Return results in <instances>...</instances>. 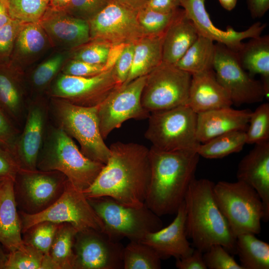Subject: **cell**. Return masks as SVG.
Listing matches in <instances>:
<instances>
[{
  "mask_svg": "<svg viewBox=\"0 0 269 269\" xmlns=\"http://www.w3.org/2000/svg\"><path fill=\"white\" fill-rule=\"evenodd\" d=\"M7 259V255L5 254L0 248V269H4Z\"/></svg>",
  "mask_w": 269,
  "mask_h": 269,
  "instance_id": "obj_57",
  "label": "cell"
},
{
  "mask_svg": "<svg viewBox=\"0 0 269 269\" xmlns=\"http://www.w3.org/2000/svg\"><path fill=\"white\" fill-rule=\"evenodd\" d=\"M62 73L77 77H91L104 72L103 65L93 64L69 59L61 69Z\"/></svg>",
  "mask_w": 269,
  "mask_h": 269,
  "instance_id": "obj_45",
  "label": "cell"
},
{
  "mask_svg": "<svg viewBox=\"0 0 269 269\" xmlns=\"http://www.w3.org/2000/svg\"><path fill=\"white\" fill-rule=\"evenodd\" d=\"M180 6V0H148L144 7L162 13L173 11Z\"/></svg>",
  "mask_w": 269,
  "mask_h": 269,
  "instance_id": "obj_50",
  "label": "cell"
},
{
  "mask_svg": "<svg viewBox=\"0 0 269 269\" xmlns=\"http://www.w3.org/2000/svg\"><path fill=\"white\" fill-rule=\"evenodd\" d=\"M150 177L144 203L158 216L176 214L195 178L199 155L191 149H149Z\"/></svg>",
  "mask_w": 269,
  "mask_h": 269,
  "instance_id": "obj_2",
  "label": "cell"
},
{
  "mask_svg": "<svg viewBox=\"0 0 269 269\" xmlns=\"http://www.w3.org/2000/svg\"><path fill=\"white\" fill-rule=\"evenodd\" d=\"M203 257L207 269H243L230 252L219 244L211 246L203 253Z\"/></svg>",
  "mask_w": 269,
  "mask_h": 269,
  "instance_id": "obj_42",
  "label": "cell"
},
{
  "mask_svg": "<svg viewBox=\"0 0 269 269\" xmlns=\"http://www.w3.org/2000/svg\"><path fill=\"white\" fill-rule=\"evenodd\" d=\"M104 165L84 155L73 138L56 126L47 130L36 168L59 171L83 191L92 184Z\"/></svg>",
  "mask_w": 269,
  "mask_h": 269,
  "instance_id": "obj_4",
  "label": "cell"
},
{
  "mask_svg": "<svg viewBox=\"0 0 269 269\" xmlns=\"http://www.w3.org/2000/svg\"><path fill=\"white\" fill-rule=\"evenodd\" d=\"M92 184L83 191L87 198L110 197L125 205L144 204L150 177L149 149L136 143L117 141Z\"/></svg>",
  "mask_w": 269,
  "mask_h": 269,
  "instance_id": "obj_1",
  "label": "cell"
},
{
  "mask_svg": "<svg viewBox=\"0 0 269 269\" xmlns=\"http://www.w3.org/2000/svg\"><path fill=\"white\" fill-rule=\"evenodd\" d=\"M145 78L141 76L116 88L97 106L99 128L104 139L128 120L148 118L150 113L141 104Z\"/></svg>",
  "mask_w": 269,
  "mask_h": 269,
  "instance_id": "obj_13",
  "label": "cell"
},
{
  "mask_svg": "<svg viewBox=\"0 0 269 269\" xmlns=\"http://www.w3.org/2000/svg\"><path fill=\"white\" fill-rule=\"evenodd\" d=\"M11 17L23 23L38 22L48 6L47 0H7Z\"/></svg>",
  "mask_w": 269,
  "mask_h": 269,
  "instance_id": "obj_36",
  "label": "cell"
},
{
  "mask_svg": "<svg viewBox=\"0 0 269 269\" xmlns=\"http://www.w3.org/2000/svg\"><path fill=\"white\" fill-rule=\"evenodd\" d=\"M197 118L187 105L151 112L145 137L161 150L196 151L201 143L196 136Z\"/></svg>",
  "mask_w": 269,
  "mask_h": 269,
  "instance_id": "obj_8",
  "label": "cell"
},
{
  "mask_svg": "<svg viewBox=\"0 0 269 269\" xmlns=\"http://www.w3.org/2000/svg\"><path fill=\"white\" fill-rule=\"evenodd\" d=\"M203 254L195 248L190 255L176 259L175 266L178 269H207Z\"/></svg>",
  "mask_w": 269,
  "mask_h": 269,
  "instance_id": "obj_49",
  "label": "cell"
},
{
  "mask_svg": "<svg viewBox=\"0 0 269 269\" xmlns=\"http://www.w3.org/2000/svg\"><path fill=\"white\" fill-rule=\"evenodd\" d=\"M18 213L22 233L44 221L70 223L79 231L89 228L103 231V224L88 198L83 191L76 188L69 181L62 195L45 210L34 214Z\"/></svg>",
  "mask_w": 269,
  "mask_h": 269,
  "instance_id": "obj_9",
  "label": "cell"
},
{
  "mask_svg": "<svg viewBox=\"0 0 269 269\" xmlns=\"http://www.w3.org/2000/svg\"><path fill=\"white\" fill-rule=\"evenodd\" d=\"M7 178L0 177V187L2 184V183L4 182V181L5 180V179Z\"/></svg>",
  "mask_w": 269,
  "mask_h": 269,
  "instance_id": "obj_58",
  "label": "cell"
},
{
  "mask_svg": "<svg viewBox=\"0 0 269 269\" xmlns=\"http://www.w3.org/2000/svg\"><path fill=\"white\" fill-rule=\"evenodd\" d=\"M54 46L72 50L90 40L88 22L48 6L38 22Z\"/></svg>",
  "mask_w": 269,
  "mask_h": 269,
  "instance_id": "obj_19",
  "label": "cell"
},
{
  "mask_svg": "<svg viewBox=\"0 0 269 269\" xmlns=\"http://www.w3.org/2000/svg\"><path fill=\"white\" fill-rule=\"evenodd\" d=\"M214 184L208 179L195 178L190 183L184 200L187 237L203 253L219 244L235 253L236 238L216 201Z\"/></svg>",
  "mask_w": 269,
  "mask_h": 269,
  "instance_id": "obj_3",
  "label": "cell"
},
{
  "mask_svg": "<svg viewBox=\"0 0 269 269\" xmlns=\"http://www.w3.org/2000/svg\"><path fill=\"white\" fill-rule=\"evenodd\" d=\"M123 6L137 11L144 7L148 0H111Z\"/></svg>",
  "mask_w": 269,
  "mask_h": 269,
  "instance_id": "obj_53",
  "label": "cell"
},
{
  "mask_svg": "<svg viewBox=\"0 0 269 269\" xmlns=\"http://www.w3.org/2000/svg\"><path fill=\"white\" fill-rule=\"evenodd\" d=\"M12 18L11 17L7 0H0V28Z\"/></svg>",
  "mask_w": 269,
  "mask_h": 269,
  "instance_id": "obj_54",
  "label": "cell"
},
{
  "mask_svg": "<svg viewBox=\"0 0 269 269\" xmlns=\"http://www.w3.org/2000/svg\"><path fill=\"white\" fill-rule=\"evenodd\" d=\"M111 44L101 40L89 42L70 51L69 59L104 65Z\"/></svg>",
  "mask_w": 269,
  "mask_h": 269,
  "instance_id": "obj_41",
  "label": "cell"
},
{
  "mask_svg": "<svg viewBox=\"0 0 269 269\" xmlns=\"http://www.w3.org/2000/svg\"><path fill=\"white\" fill-rule=\"evenodd\" d=\"M235 253L243 269H269V244L255 234L245 233L237 236Z\"/></svg>",
  "mask_w": 269,
  "mask_h": 269,
  "instance_id": "obj_30",
  "label": "cell"
},
{
  "mask_svg": "<svg viewBox=\"0 0 269 269\" xmlns=\"http://www.w3.org/2000/svg\"><path fill=\"white\" fill-rule=\"evenodd\" d=\"M88 199L103 224V232L113 240L127 238L130 241H141L148 233L163 227L160 217L145 203L129 206L108 196Z\"/></svg>",
  "mask_w": 269,
  "mask_h": 269,
  "instance_id": "obj_5",
  "label": "cell"
},
{
  "mask_svg": "<svg viewBox=\"0 0 269 269\" xmlns=\"http://www.w3.org/2000/svg\"><path fill=\"white\" fill-rule=\"evenodd\" d=\"M127 44L121 43L111 45L103 65L104 71L109 70L114 67Z\"/></svg>",
  "mask_w": 269,
  "mask_h": 269,
  "instance_id": "obj_51",
  "label": "cell"
},
{
  "mask_svg": "<svg viewBox=\"0 0 269 269\" xmlns=\"http://www.w3.org/2000/svg\"><path fill=\"white\" fill-rule=\"evenodd\" d=\"M134 48V43L128 44L113 67L114 72L119 86H122L128 77L133 64Z\"/></svg>",
  "mask_w": 269,
  "mask_h": 269,
  "instance_id": "obj_46",
  "label": "cell"
},
{
  "mask_svg": "<svg viewBox=\"0 0 269 269\" xmlns=\"http://www.w3.org/2000/svg\"><path fill=\"white\" fill-rule=\"evenodd\" d=\"M248 8L253 18H260L269 9V0H246Z\"/></svg>",
  "mask_w": 269,
  "mask_h": 269,
  "instance_id": "obj_52",
  "label": "cell"
},
{
  "mask_svg": "<svg viewBox=\"0 0 269 269\" xmlns=\"http://www.w3.org/2000/svg\"><path fill=\"white\" fill-rule=\"evenodd\" d=\"M213 68L217 80L229 93L233 104L240 106L262 102L266 93L262 81L255 79L241 66L236 52L215 43Z\"/></svg>",
  "mask_w": 269,
  "mask_h": 269,
  "instance_id": "obj_12",
  "label": "cell"
},
{
  "mask_svg": "<svg viewBox=\"0 0 269 269\" xmlns=\"http://www.w3.org/2000/svg\"><path fill=\"white\" fill-rule=\"evenodd\" d=\"M269 141V104L263 103L252 112L246 131V142L258 144Z\"/></svg>",
  "mask_w": 269,
  "mask_h": 269,
  "instance_id": "obj_38",
  "label": "cell"
},
{
  "mask_svg": "<svg viewBox=\"0 0 269 269\" xmlns=\"http://www.w3.org/2000/svg\"><path fill=\"white\" fill-rule=\"evenodd\" d=\"M252 112L250 109L235 110L229 107L197 114L198 140L201 143L225 133L246 131Z\"/></svg>",
  "mask_w": 269,
  "mask_h": 269,
  "instance_id": "obj_22",
  "label": "cell"
},
{
  "mask_svg": "<svg viewBox=\"0 0 269 269\" xmlns=\"http://www.w3.org/2000/svg\"><path fill=\"white\" fill-rule=\"evenodd\" d=\"M17 208L13 180L7 178L0 187V243L9 252L24 246Z\"/></svg>",
  "mask_w": 269,
  "mask_h": 269,
  "instance_id": "obj_25",
  "label": "cell"
},
{
  "mask_svg": "<svg viewBox=\"0 0 269 269\" xmlns=\"http://www.w3.org/2000/svg\"><path fill=\"white\" fill-rule=\"evenodd\" d=\"M48 1V2H49L50 1L52 0H47Z\"/></svg>",
  "mask_w": 269,
  "mask_h": 269,
  "instance_id": "obj_59",
  "label": "cell"
},
{
  "mask_svg": "<svg viewBox=\"0 0 269 269\" xmlns=\"http://www.w3.org/2000/svg\"><path fill=\"white\" fill-rule=\"evenodd\" d=\"M221 5L226 10L231 11L236 6L237 0H218Z\"/></svg>",
  "mask_w": 269,
  "mask_h": 269,
  "instance_id": "obj_56",
  "label": "cell"
},
{
  "mask_svg": "<svg viewBox=\"0 0 269 269\" xmlns=\"http://www.w3.org/2000/svg\"><path fill=\"white\" fill-rule=\"evenodd\" d=\"M48 43V37L39 22H22L10 60L22 68L41 53Z\"/></svg>",
  "mask_w": 269,
  "mask_h": 269,
  "instance_id": "obj_28",
  "label": "cell"
},
{
  "mask_svg": "<svg viewBox=\"0 0 269 269\" xmlns=\"http://www.w3.org/2000/svg\"><path fill=\"white\" fill-rule=\"evenodd\" d=\"M65 56L56 54L39 65L33 71L30 77V84L37 92H42L49 87L58 76L65 63Z\"/></svg>",
  "mask_w": 269,
  "mask_h": 269,
  "instance_id": "obj_37",
  "label": "cell"
},
{
  "mask_svg": "<svg viewBox=\"0 0 269 269\" xmlns=\"http://www.w3.org/2000/svg\"><path fill=\"white\" fill-rule=\"evenodd\" d=\"M137 12L111 0L88 21L90 40L104 41L111 45L135 43L144 36Z\"/></svg>",
  "mask_w": 269,
  "mask_h": 269,
  "instance_id": "obj_16",
  "label": "cell"
},
{
  "mask_svg": "<svg viewBox=\"0 0 269 269\" xmlns=\"http://www.w3.org/2000/svg\"><path fill=\"white\" fill-rule=\"evenodd\" d=\"M205 2V0H180V6L194 24L199 35L223 44L235 52L241 47L243 40L261 35L267 26L266 23L258 21L242 31H236L231 26L221 29L213 24Z\"/></svg>",
  "mask_w": 269,
  "mask_h": 269,
  "instance_id": "obj_18",
  "label": "cell"
},
{
  "mask_svg": "<svg viewBox=\"0 0 269 269\" xmlns=\"http://www.w3.org/2000/svg\"><path fill=\"white\" fill-rule=\"evenodd\" d=\"M180 8L167 13L159 12L145 7L138 10L137 19L144 36L164 35Z\"/></svg>",
  "mask_w": 269,
  "mask_h": 269,
  "instance_id": "obj_35",
  "label": "cell"
},
{
  "mask_svg": "<svg viewBox=\"0 0 269 269\" xmlns=\"http://www.w3.org/2000/svg\"><path fill=\"white\" fill-rule=\"evenodd\" d=\"M71 0H52L49 2L48 7L55 10H65Z\"/></svg>",
  "mask_w": 269,
  "mask_h": 269,
  "instance_id": "obj_55",
  "label": "cell"
},
{
  "mask_svg": "<svg viewBox=\"0 0 269 269\" xmlns=\"http://www.w3.org/2000/svg\"><path fill=\"white\" fill-rule=\"evenodd\" d=\"M163 35L144 36L135 43L133 64L126 85L146 76L162 62Z\"/></svg>",
  "mask_w": 269,
  "mask_h": 269,
  "instance_id": "obj_29",
  "label": "cell"
},
{
  "mask_svg": "<svg viewBox=\"0 0 269 269\" xmlns=\"http://www.w3.org/2000/svg\"><path fill=\"white\" fill-rule=\"evenodd\" d=\"M242 67L251 76L260 75L267 98L269 94V35L251 38L236 52Z\"/></svg>",
  "mask_w": 269,
  "mask_h": 269,
  "instance_id": "obj_27",
  "label": "cell"
},
{
  "mask_svg": "<svg viewBox=\"0 0 269 269\" xmlns=\"http://www.w3.org/2000/svg\"><path fill=\"white\" fill-rule=\"evenodd\" d=\"M22 68L11 60L0 62V108L11 120H20L25 107Z\"/></svg>",
  "mask_w": 269,
  "mask_h": 269,
  "instance_id": "obj_24",
  "label": "cell"
},
{
  "mask_svg": "<svg viewBox=\"0 0 269 269\" xmlns=\"http://www.w3.org/2000/svg\"><path fill=\"white\" fill-rule=\"evenodd\" d=\"M199 36L192 21L180 10L163 35L162 62L174 64L185 53Z\"/></svg>",
  "mask_w": 269,
  "mask_h": 269,
  "instance_id": "obj_26",
  "label": "cell"
},
{
  "mask_svg": "<svg viewBox=\"0 0 269 269\" xmlns=\"http://www.w3.org/2000/svg\"><path fill=\"white\" fill-rule=\"evenodd\" d=\"M22 23L12 19L0 28V62L10 59L15 40Z\"/></svg>",
  "mask_w": 269,
  "mask_h": 269,
  "instance_id": "obj_44",
  "label": "cell"
},
{
  "mask_svg": "<svg viewBox=\"0 0 269 269\" xmlns=\"http://www.w3.org/2000/svg\"><path fill=\"white\" fill-rule=\"evenodd\" d=\"M44 254L24 244L23 248L7 255L4 269H40Z\"/></svg>",
  "mask_w": 269,
  "mask_h": 269,
  "instance_id": "obj_40",
  "label": "cell"
},
{
  "mask_svg": "<svg viewBox=\"0 0 269 269\" xmlns=\"http://www.w3.org/2000/svg\"><path fill=\"white\" fill-rule=\"evenodd\" d=\"M68 181L58 171L20 168L13 181L18 211L34 214L45 210L62 195Z\"/></svg>",
  "mask_w": 269,
  "mask_h": 269,
  "instance_id": "obj_11",
  "label": "cell"
},
{
  "mask_svg": "<svg viewBox=\"0 0 269 269\" xmlns=\"http://www.w3.org/2000/svg\"><path fill=\"white\" fill-rule=\"evenodd\" d=\"M18 135L11 120L0 108V145L10 152Z\"/></svg>",
  "mask_w": 269,
  "mask_h": 269,
  "instance_id": "obj_47",
  "label": "cell"
},
{
  "mask_svg": "<svg viewBox=\"0 0 269 269\" xmlns=\"http://www.w3.org/2000/svg\"><path fill=\"white\" fill-rule=\"evenodd\" d=\"M213 192L217 205L236 238L245 233H260L265 211L261 198L255 189L239 180L220 181L214 184Z\"/></svg>",
  "mask_w": 269,
  "mask_h": 269,
  "instance_id": "obj_7",
  "label": "cell"
},
{
  "mask_svg": "<svg viewBox=\"0 0 269 269\" xmlns=\"http://www.w3.org/2000/svg\"><path fill=\"white\" fill-rule=\"evenodd\" d=\"M23 131L17 136L10 151L20 168L36 169V163L47 131L49 106L37 96L27 106Z\"/></svg>",
  "mask_w": 269,
  "mask_h": 269,
  "instance_id": "obj_17",
  "label": "cell"
},
{
  "mask_svg": "<svg viewBox=\"0 0 269 269\" xmlns=\"http://www.w3.org/2000/svg\"><path fill=\"white\" fill-rule=\"evenodd\" d=\"M141 242L152 247L161 260L171 257L177 259L190 255L194 248L188 240L184 201L168 226L148 233Z\"/></svg>",
  "mask_w": 269,
  "mask_h": 269,
  "instance_id": "obj_20",
  "label": "cell"
},
{
  "mask_svg": "<svg viewBox=\"0 0 269 269\" xmlns=\"http://www.w3.org/2000/svg\"><path fill=\"white\" fill-rule=\"evenodd\" d=\"M59 224L44 221L33 225L23 233L24 243L35 248L44 255H48Z\"/></svg>",
  "mask_w": 269,
  "mask_h": 269,
  "instance_id": "obj_39",
  "label": "cell"
},
{
  "mask_svg": "<svg viewBox=\"0 0 269 269\" xmlns=\"http://www.w3.org/2000/svg\"><path fill=\"white\" fill-rule=\"evenodd\" d=\"M237 180L246 183L258 193L265 211L264 221L269 220V141L256 144L241 160Z\"/></svg>",
  "mask_w": 269,
  "mask_h": 269,
  "instance_id": "obj_21",
  "label": "cell"
},
{
  "mask_svg": "<svg viewBox=\"0 0 269 269\" xmlns=\"http://www.w3.org/2000/svg\"><path fill=\"white\" fill-rule=\"evenodd\" d=\"M19 169L10 152L0 145V177L14 181Z\"/></svg>",
  "mask_w": 269,
  "mask_h": 269,
  "instance_id": "obj_48",
  "label": "cell"
},
{
  "mask_svg": "<svg viewBox=\"0 0 269 269\" xmlns=\"http://www.w3.org/2000/svg\"><path fill=\"white\" fill-rule=\"evenodd\" d=\"M78 231L70 223L59 224L48 254L57 269H73L74 245Z\"/></svg>",
  "mask_w": 269,
  "mask_h": 269,
  "instance_id": "obj_32",
  "label": "cell"
},
{
  "mask_svg": "<svg viewBox=\"0 0 269 269\" xmlns=\"http://www.w3.org/2000/svg\"><path fill=\"white\" fill-rule=\"evenodd\" d=\"M124 247L103 231L85 229L76 234L73 269H123Z\"/></svg>",
  "mask_w": 269,
  "mask_h": 269,
  "instance_id": "obj_15",
  "label": "cell"
},
{
  "mask_svg": "<svg viewBox=\"0 0 269 269\" xmlns=\"http://www.w3.org/2000/svg\"><path fill=\"white\" fill-rule=\"evenodd\" d=\"M232 105L229 93L217 80L213 69L192 75L187 105L195 113Z\"/></svg>",
  "mask_w": 269,
  "mask_h": 269,
  "instance_id": "obj_23",
  "label": "cell"
},
{
  "mask_svg": "<svg viewBox=\"0 0 269 269\" xmlns=\"http://www.w3.org/2000/svg\"><path fill=\"white\" fill-rule=\"evenodd\" d=\"M51 99L49 106L57 126L77 141L86 157L105 164L111 152L100 132L97 106L83 107L63 100Z\"/></svg>",
  "mask_w": 269,
  "mask_h": 269,
  "instance_id": "obj_6",
  "label": "cell"
},
{
  "mask_svg": "<svg viewBox=\"0 0 269 269\" xmlns=\"http://www.w3.org/2000/svg\"><path fill=\"white\" fill-rule=\"evenodd\" d=\"M124 269H160L161 259L155 251L141 241H130L123 251Z\"/></svg>",
  "mask_w": 269,
  "mask_h": 269,
  "instance_id": "obj_34",
  "label": "cell"
},
{
  "mask_svg": "<svg viewBox=\"0 0 269 269\" xmlns=\"http://www.w3.org/2000/svg\"><path fill=\"white\" fill-rule=\"evenodd\" d=\"M113 68L91 77H77L60 73L48 90L51 98L83 107L99 105L117 87Z\"/></svg>",
  "mask_w": 269,
  "mask_h": 269,
  "instance_id": "obj_14",
  "label": "cell"
},
{
  "mask_svg": "<svg viewBox=\"0 0 269 269\" xmlns=\"http://www.w3.org/2000/svg\"><path fill=\"white\" fill-rule=\"evenodd\" d=\"M215 50L214 42L199 35L183 56L174 65L191 75L213 69Z\"/></svg>",
  "mask_w": 269,
  "mask_h": 269,
  "instance_id": "obj_31",
  "label": "cell"
},
{
  "mask_svg": "<svg viewBox=\"0 0 269 269\" xmlns=\"http://www.w3.org/2000/svg\"><path fill=\"white\" fill-rule=\"evenodd\" d=\"M246 142V131H236L216 136L200 144L196 152L207 159H217L238 152Z\"/></svg>",
  "mask_w": 269,
  "mask_h": 269,
  "instance_id": "obj_33",
  "label": "cell"
},
{
  "mask_svg": "<svg viewBox=\"0 0 269 269\" xmlns=\"http://www.w3.org/2000/svg\"><path fill=\"white\" fill-rule=\"evenodd\" d=\"M191 77L174 65L162 62L146 75L142 106L150 113L186 105Z\"/></svg>",
  "mask_w": 269,
  "mask_h": 269,
  "instance_id": "obj_10",
  "label": "cell"
},
{
  "mask_svg": "<svg viewBox=\"0 0 269 269\" xmlns=\"http://www.w3.org/2000/svg\"><path fill=\"white\" fill-rule=\"evenodd\" d=\"M111 0H71L65 10L70 14L88 21Z\"/></svg>",
  "mask_w": 269,
  "mask_h": 269,
  "instance_id": "obj_43",
  "label": "cell"
}]
</instances>
